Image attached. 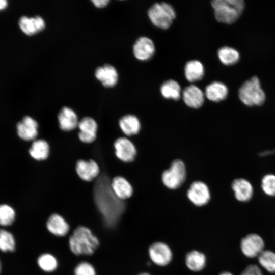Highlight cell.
Segmentation results:
<instances>
[{
	"mask_svg": "<svg viewBox=\"0 0 275 275\" xmlns=\"http://www.w3.org/2000/svg\"><path fill=\"white\" fill-rule=\"evenodd\" d=\"M138 275H151L150 273L146 272H141L139 273Z\"/></svg>",
	"mask_w": 275,
	"mask_h": 275,
	"instance_id": "f35d334b",
	"label": "cell"
},
{
	"mask_svg": "<svg viewBox=\"0 0 275 275\" xmlns=\"http://www.w3.org/2000/svg\"><path fill=\"white\" fill-rule=\"evenodd\" d=\"M37 121L29 115H25L16 124V132L18 137L26 142H32L37 139L39 134Z\"/></svg>",
	"mask_w": 275,
	"mask_h": 275,
	"instance_id": "ba28073f",
	"label": "cell"
},
{
	"mask_svg": "<svg viewBox=\"0 0 275 275\" xmlns=\"http://www.w3.org/2000/svg\"><path fill=\"white\" fill-rule=\"evenodd\" d=\"M260 265L267 271L275 273V253L270 250H263L258 256Z\"/></svg>",
	"mask_w": 275,
	"mask_h": 275,
	"instance_id": "f1b7e54d",
	"label": "cell"
},
{
	"mask_svg": "<svg viewBox=\"0 0 275 275\" xmlns=\"http://www.w3.org/2000/svg\"><path fill=\"white\" fill-rule=\"evenodd\" d=\"M104 191L99 189L95 193V200L98 207L102 213L105 223L110 226L114 225L123 212L124 205L122 200L118 199L113 193L111 184Z\"/></svg>",
	"mask_w": 275,
	"mask_h": 275,
	"instance_id": "6da1fadb",
	"label": "cell"
},
{
	"mask_svg": "<svg viewBox=\"0 0 275 275\" xmlns=\"http://www.w3.org/2000/svg\"><path fill=\"white\" fill-rule=\"evenodd\" d=\"M109 0H93L92 2L97 8H101L105 7L108 4Z\"/></svg>",
	"mask_w": 275,
	"mask_h": 275,
	"instance_id": "d590c367",
	"label": "cell"
},
{
	"mask_svg": "<svg viewBox=\"0 0 275 275\" xmlns=\"http://www.w3.org/2000/svg\"><path fill=\"white\" fill-rule=\"evenodd\" d=\"M147 13L152 23L164 30L170 28L176 17L174 8L165 2L154 4L149 8Z\"/></svg>",
	"mask_w": 275,
	"mask_h": 275,
	"instance_id": "5b68a950",
	"label": "cell"
},
{
	"mask_svg": "<svg viewBox=\"0 0 275 275\" xmlns=\"http://www.w3.org/2000/svg\"><path fill=\"white\" fill-rule=\"evenodd\" d=\"M219 61L225 65H232L237 63L240 56L237 50L228 46L220 48L217 51Z\"/></svg>",
	"mask_w": 275,
	"mask_h": 275,
	"instance_id": "83f0119b",
	"label": "cell"
},
{
	"mask_svg": "<svg viewBox=\"0 0 275 275\" xmlns=\"http://www.w3.org/2000/svg\"><path fill=\"white\" fill-rule=\"evenodd\" d=\"M240 101L248 106H260L265 101V94L261 88L259 79L254 76L245 81L239 89Z\"/></svg>",
	"mask_w": 275,
	"mask_h": 275,
	"instance_id": "277c9868",
	"label": "cell"
},
{
	"mask_svg": "<svg viewBox=\"0 0 275 275\" xmlns=\"http://www.w3.org/2000/svg\"><path fill=\"white\" fill-rule=\"evenodd\" d=\"M205 73L203 64L198 60L188 61L184 67V75L189 82H194L202 79Z\"/></svg>",
	"mask_w": 275,
	"mask_h": 275,
	"instance_id": "d4e9b609",
	"label": "cell"
},
{
	"mask_svg": "<svg viewBox=\"0 0 275 275\" xmlns=\"http://www.w3.org/2000/svg\"><path fill=\"white\" fill-rule=\"evenodd\" d=\"M264 246L262 238L255 233L246 235L240 242V249L242 253L250 258L258 257L264 250Z\"/></svg>",
	"mask_w": 275,
	"mask_h": 275,
	"instance_id": "9c48e42d",
	"label": "cell"
},
{
	"mask_svg": "<svg viewBox=\"0 0 275 275\" xmlns=\"http://www.w3.org/2000/svg\"><path fill=\"white\" fill-rule=\"evenodd\" d=\"M119 124L122 132L127 136L136 134L141 129L139 119L133 115L128 114L121 117Z\"/></svg>",
	"mask_w": 275,
	"mask_h": 275,
	"instance_id": "484cf974",
	"label": "cell"
},
{
	"mask_svg": "<svg viewBox=\"0 0 275 275\" xmlns=\"http://www.w3.org/2000/svg\"><path fill=\"white\" fill-rule=\"evenodd\" d=\"M189 200L197 206L207 204L210 199V193L207 185L201 181L193 182L187 191Z\"/></svg>",
	"mask_w": 275,
	"mask_h": 275,
	"instance_id": "30bf717a",
	"label": "cell"
},
{
	"mask_svg": "<svg viewBox=\"0 0 275 275\" xmlns=\"http://www.w3.org/2000/svg\"><path fill=\"white\" fill-rule=\"evenodd\" d=\"M78 127L80 130L78 137L81 142L91 143L95 140L97 124L93 118L90 117L83 118L79 121Z\"/></svg>",
	"mask_w": 275,
	"mask_h": 275,
	"instance_id": "4fadbf2b",
	"label": "cell"
},
{
	"mask_svg": "<svg viewBox=\"0 0 275 275\" xmlns=\"http://www.w3.org/2000/svg\"><path fill=\"white\" fill-rule=\"evenodd\" d=\"M161 95L166 99L177 100L180 99L181 89L179 83L175 80L165 81L160 86Z\"/></svg>",
	"mask_w": 275,
	"mask_h": 275,
	"instance_id": "4316f807",
	"label": "cell"
},
{
	"mask_svg": "<svg viewBox=\"0 0 275 275\" xmlns=\"http://www.w3.org/2000/svg\"><path fill=\"white\" fill-rule=\"evenodd\" d=\"M15 245L13 235L5 230H0V250L3 252L13 251Z\"/></svg>",
	"mask_w": 275,
	"mask_h": 275,
	"instance_id": "1f68e13d",
	"label": "cell"
},
{
	"mask_svg": "<svg viewBox=\"0 0 275 275\" xmlns=\"http://www.w3.org/2000/svg\"><path fill=\"white\" fill-rule=\"evenodd\" d=\"M228 89L226 85L219 81H214L205 88V95L213 102L221 101L227 97Z\"/></svg>",
	"mask_w": 275,
	"mask_h": 275,
	"instance_id": "cb8c5ba5",
	"label": "cell"
},
{
	"mask_svg": "<svg viewBox=\"0 0 275 275\" xmlns=\"http://www.w3.org/2000/svg\"><path fill=\"white\" fill-rule=\"evenodd\" d=\"M48 231L58 237L66 236L69 231L70 226L63 216L57 213L51 214L46 222Z\"/></svg>",
	"mask_w": 275,
	"mask_h": 275,
	"instance_id": "d6986e66",
	"label": "cell"
},
{
	"mask_svg": "<svg viewBox=\"0 0 275 275\" xmlns=\"http://www.w3.org/2000/svg\"><path fill=\"white\" fill-rule=\"evenodd\" d=\"M0 270H1V264H0Z\"/></svg>",
	"mask_w": 275,
	"mask_h": 275,
	"instance_id": "ab89813d",
	"label": "cell"
},
{
	"mask_svg": "<svg viewBox=\"0 0 275 275\" xmlns=\"http://www.w3.org/2000/svg\"><path fill=\"white\" fill-rule=\"evenodd\" d=\"M241 275H263L260 268L256 265H248L242 272Z\"/></svg>",
	"mask_w": 275,
	"mask_h": 275,
	"instance_id": "e575fe53",
	"label": "cell"
},
{
	"mask_svg": "<svg viewBox=\"0 0 275 275\" xmlns=\"http://www.w3.org/2000/svg\"><path fill=\"white\" fill-rule=\"evenodd\" d=\"M76 171L78 176L86 181H91L98 176L99 167L93 160H79L76 163Z\"/></svg>",
	"mask_w": 275,
	"mask_h": 275,
	"instance_id": "2e32d148",
	"label": "cell"
},
{
	"mask_svg": "<svg viewBox=\"0 0 275 275\" xmlns=\"http://www.w3.org/2000/svg\"><path fill=\"white\" fill-rule=\"evenodd\" d=\"M58 119L60 128L64 131H71L78 126V117L71 108L63 107L60 111Z\"/></svg>",
	"mask_w": 275,
	"mask_h": 275,
	"instance_id": "ffe728a7",
	"label": "cell"
},
{
	"mask_svg": "<svg viewBox=\"0 0 275 275\" xmlns=\"http://www.w3.org/2000/svg\"><path fill=\"white\" fill-rule=\"evenodd\" d=\"M114 146L116 156L125 162L132 161L136 154V150L133 144L128 139L121 137L114 142Z\"/></svg>",
	"mask_w": 275,
	"mask_h": 275,
	"instance_id": "8fae6325",
	"label": "cell"
},
{
	"mask_svg": "<svg viewBox=\"0 0 275 275\" xmlns=\"http://www.w3.org/2000/svg\"><path fill=\"white\" fill-rule=\"evenodd\" d=\"M94 74L96 78L105 87H113L118 82V72L111 64H105L102 66L98 67L95 69Z\"/></svg>",
	"mask_w": 275,
	"mask_h": 275,
	"instance_id": "5bb4252c",
	"label": "cell"
},
{
	"mask_svg": "<svg viewBox=\"0 0 275 275\" xmlns=\"http://www.w3.org/2000/svg\"><path fill=\"white\" fill-rule=\"evenodd\" d=\"M186 169L184 163L180 160H174L170 167L162 174V181L168 188L174 189L180 187L185 180Z\"/></svg>",
	"mask_w": 275,
	"mask_h": 275,
	"instance_id": "8992f818",
	"label": "cell"
},
{
	"mask_svg": "<svg viewBox=\"0 0 275 275\" xmlns=\"http://www.w3.org/2000/svg\"><path fill=\"white\" fill-rule=\"evenodd\" d=\"M28 153L33 160L42 161L46 159L49 156V146L44 140L37 139L31 142Z\"/></svg>",
	"mask_w": 275,
	"mask_h": 275,
	"instance_id": "603a6c76",
	"label": "cell"
},
{
	"mask_svg": "<svg viewBox=\"0 0 275 275\" xmlns=\"http://www.w3.org/2000/svg\"><path fill=\"white\" fill-rule=\"evenodd\" d=\"M69 246L76 255H91L98 248L99 240L87 227L78 226L69 238Z\"/></svg>",
	"mask_w": 275,
	"mask_h": 275,
	"instance_id": "7a4b0ae2",
	"label": "cell"
},
{
	"mask_svg": "<svg viewBox=\"0 0 275 275\" xmlns=\"http://www.w3.org/2000/svg\"><path fill=\"white\" fill-rule=\"evenodd\" d=\"M261 186L263 191L267 196H275V175L266 174L261 180Z\"/></svg>",
	"mask_w": 275,
	"mask_h": 275,
	"instance_id": "d6a6232c",
	"label": "cell"
},
{
	"mask_svg": "<svg viewBox=\"0 0 275 275\" xmlns=\"http://www.w3.org/2000/svg\"><path fill=\"white\" fill-rule=\"evenodd\" d=\"M153 41L148 37L143 36L139 38L133 46L134 57L140 61H147L153 56L155 52Z\"/></svg>",
	"mask_w": 275,
	"mask_h": 275,
	"instance_id": "7c38bea8",
	"label": "cell"
},
{
	"mask_svg": "<svg viewBox=\"0 0 275 275\" xmlns=\"http://www.w3.org/2000/svg\"><path fill=\"white\" fill-rule=\"evenodd\" d=\"M185 263L188 269L193 272L203 270L207 263V257L202 252L192 250L188 252L185 257Z\"/></svg>",
	"mask_w": 275,
	"mask_h": 275,
	"instance_id": "44dd1931",
	"label": "cell"
},
{
	"mask_svg": "<svg viewBox=\"0 0 275 275\" xmlns=\"http://www.w3.org/2000/svg\"><path fill=\"white\" fill-rule=\"evenodd\" d=\"M111 186L115 196L121 200L123 201L130 198L132 194V186L123 177L117 176L114 178Z\"/></svg>",
	"mask_w": 275,
	"mask_h": 275,
	"instance_id": "7402d4cb",
	"label": "cell"
},
{
	"mask_svg": "<svg viewBox=\"0 0 275 275\" xmlns=\"http://www.w3.org/2000/svg\"><path fill=\"white\" fill-rule=\"evenodd\" d=\"M182 95L185 104L193 108L201 107L204 102V93L195 85H191L185 88Z\"/></svg>",
	"mask_w": 275,
	"mask_h": 275,
	"instance_id": "9a60e30c",
	"label": "cell"
},
{
	"mask_svg": "<svg viewBox=\"0 0 275 275\" xmlns=\"http://www.w3.org/2000/svg\"><path fill=\"white\" fill-rule=\"evenodd\" d=\"M16 212L13 207L7 204H0V225L8 226L15 220Z\"/></svg>",
	"mask_w": 275,
	"mask_h": 275,
	"instance_id": "4dcf8cb0",
	"label": "cell"
},
{
	"mask_svg": "<svg viewBox=\"0 0 275 275\" xmlns=\"http://www.w3.org/2000/svg\"><path fill=\"white\" fill-rule=\"evenodd\" d=\"M218 275H233L232 273L228 271H223L220 273Z\"/></svg>",
	"mask_w": 275,
	"mask_h": 275,
	"instance_id": "74e56055",
	"label": "cell"
},
{
	"mask_svg": "<svg viewBox=\"0 0 275 275\" xmlns=\"http://www.w3.org/2000/svg\"><path fill=\"white\" fill-rule=\"evenodd\" d=\"M148 255L154 264L161 267L169 265L173 256L171 248L162 241L152 243L148 248Z\"/></svg>",
	"mask_w": 275,
	"mask_h": 275,
	"instance_id": "52a82bcc",
	"label": "cell"
},
{
	"mask_svg": "<svg viewBox=\"0 0 275 275\" xmlns=\"http://www.w3.org/2000/svg\"><path fill=\"white\" fill-rule=\"evenodd\" d=\"M8 5L7 1L6 0H0V10L5 9Z\"/></svg>",
	"mask_w": 275,
	"mask_h": 275,
	"instance_id": "8d00e7d4",
	"label": "cell"
},
{
	"mask_svg": "<svg viewBox=\"0 0 275 275\" xmlns=\"http://www.w3.org/2000/svg\"><path fill=\"white\" fill-rule=\"evenodd\" d=\"M231 187L236 199L240 202H248L253 196V186L245 179L238 178L235 179L232 183Z\"/></svg>",
	"mask_w": 275,
	"mask_h": 275,
	"instance_id": "e0dca14e",
	"label": "cell"
},
{
	"mask_svg": "<svg viewBox=\"0 0 275 275\" xmlns=\"http://www.w3.org/2000/svg\"><path fill=\"white\" fill-rule=\"evenodd\" d=\"M211 5L217 21L231 24L240 16L245 4L242 0H214Z\"/></svg>",
	"mask_w": 275,
	"mask_h": 275,
	"instance_id": "3957f363",
	"label": "cell"
},
{
	"mask_svg": "<svg viewBox=\"0 0 275 275\" xmlns=\"http://www.w3.org/2000/svg\"><path fill=\"white\" fill-rule=\"evenodd\" d=\"M19 25L24 33L32 36L42 31L45 27V22L40 16L32 17L23 16L19 20Z\"/></svg>",
	"mask_w": 275,
	"mask_h": 275,
	"instance_id": "ac0fdd59",
	"label": "cell"
},
{
	"mask_svg": "<svg viewBox=\"0 0 275 275\" xmlns=\"http://www.w3.org/2000/svg\"><path fill=\"white\" fill-rule=\"evenodd\" d=\"M37 263L39 267L44 271L51 272L58 267V262L56 258L51 254L45 253L38 258Z\"/></svg>",
	"mask_w": 275,
	"mask_h": 275,
	"instance_id": "f546056e",
	"label": "cell"
},
{
	"mask_svg": "<svg viewBox=\"0 0 275 275\" xmlns=\"http://www.w3.org/2000/svg\"><path fill=\"white\" fill-rule=\"evenodd\" d=\"M74 275H96L94 266L89 262H81L75 267Z\"/></svg>",
	"mask_w": 275,
	"mask_h": 275,
	"instance_id": "836d02e7",
	"label": "cell"
}]
</instances>
